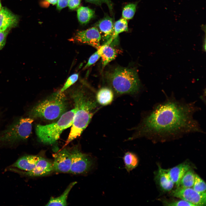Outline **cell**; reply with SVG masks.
Listing matches in <instances>:
<instances>
[{"instance_id": "cell-3", "label": "cell", "mask_w": 206, "mask_h": 206, "mask_svg": "<svg viewBox=\"0 0 206 206\" xmlns=\"http://www.w3.org/2000/svg\"><path fill=\"white\" fill-rule=\"evenodd\" d=\"M106 77L110 87L117 94H134L140 89L138 73L132 68L117 67L107 73Z\"/></svg>"}, {"instance_id": "cell-25", "label": "cell", "mask_w": 206, "mask_h": 206, "mask_svg": "<svg viewBox=\"0 0 206 206\" xmlns=\"http://www.w3.org/2000/svg\"><path fill=\"white\" fill-rule=\"evenodd\" d=\"M193 188L200 193H206V185L205 181L198 175L195 174Z\"/></svg>"}, {"instance_id": "cell-28", "label": "cell", "mask_w": 206, "mask_h": 206, "mask_svg": "<svg viewBox=\"0 0 206 206\" xmlns=\"http://www.w3.org/2000/svg\"><path fill=\"white\" fill-rule=\"evenodd\" d=\"M86 1L88 2L98 5H101L103 3H105L108 6L110 12H112L113 4L110 0H86Z\"/></svg>"}, {"instance_id": "cell-21", "label": "cell", "mask_w": 206, "mask_h": 206, "mask_svg": "<svg viewBox=\"0 0 206 206\" xmlns=\"http://www.w3.org/2000/svg\"><path fill=\"white\" fill-rule=\"evenodd\" d=\"M123 159L125 168L128 173L135 169L138 165V160L137 156L132 152H128L125 153Z\"/></svg>"}, {"instance_id": "cell-1", "label": "cell", "mask_w": 206, "mask_h": 206, "mask_svg": "<svg viewBox=\"0 0 206 206\" xmlns=\"http://www.w3.org/2000/svg\"><path fill=\"white\" fill-rule=\"evenodd\" d=\"M199 110L195 102L178 99L173 94L167 96L144 117L138 128L137 135L164 140L193 133L203 132L194 118Z\"/></svg>"}, {"instance_id": "cell-30", "label": "cell", "mask_w": 206, "mask_h": 206, "mask_svg": "<svg viewBox=\"0 0 206 206\" xmlns=\"http://www.w3.org/2000/svg\"><path fill=\"white\" fill-rule=\"evenodd\" d=\"M9 29L0 31V50L4 46L6 43V38L9 32Z\"/></svg>"}, {"instance_id": "cell-20", "label": "cell", "mask_w": 206, "mask_h": 206, "mask_svg": "<svg viewBox=\"0 0 206 206\" xmlns=\"http://www.w3.org/2000/svg\"><path fill=\"white\" fill-rule=\"evenodd\" d=\"M95 14L93 10L87 7H80L77 10L78 19L82 25L88 23L94 17Z\"/></svg>"}, {"instance_id": "cell-6", "label": "cell", "mask_w": 206, "mask_h": 206, "mask_svg": "<svg viewBox=\"0 0 206 206\" xmlns=\"http://www.w3.org/2000/svg\"><path fill=\"white\" fill-rule=\"evenodd\" d=\"M33 121L30 117L17 120L0 133V143L11 144L27 139L31 133Z\"/></svg>"}, {"instance_id": "cell-29", "label": "cell", "mask_w": 206, "mask_h": 206, "mask_svg": "<svg viewBox=\"0 0 206 206\" xmlns=\"http://www.w3.org/2000/svg\"><path fill=\"white\" fill-rule=\"evenodd\" d=\"M165 204L168 206H195L192 204L182 199L171 202H167Z\"/></svg>"}, {"instance_id": "cell-35", "label": "cell", "mask_w": 206, "mask_h": 206, "mask_svg": "<svg viewBox=\"0 0 206 206\" xmlns=\"http://www.w3.org/2000/svg\"><path fill=\"white\" fill-rule=\"evenodd\" d=\"M1 3L0 2V10L1 9Z\"/></svg>"}, {"instance_id": "cell-10", "label": "cell", "mask_w": 206, "mask_h": 206, "mask_svg": "<svg viewBox=\"0 0 206 206\" xmlns=\"http://www.w3.org/2000/svg\"><path fill=\"white\" fill-rule=\"evenodd\" d=\"M19 173L24 176L30 177L43 176L54 171L53 163L44 158L40 157L34 168L29 171H20L15 170Z\"/></svg>"}, {"instance_id": "cell-2", "label": "cell", "mask_w": 206, "mask_h": 206, "mask_svg": "<svg viewBox=\"0 0 206 206\" xmlns=\"http://www.w3.org/2000/svg\"><path fill=\"white\" fill-rule=\"evenodd\" d=\"M72 97L76 110L70 131L64 147L81 135L98 108L96 100L89 96L82 88L74 90Z\"/></svg>"}, {"instance_id": "cell-16", "label": "cell", "mask_w": 206, "mask_h": 206, "mask_svg": "<svg viewBox=\"0 0 206 206\" xmlns=\"http://www.w3.org/2000/svg\"><path fill=\"white\" fill-rule=\"evenodd\" d=\"M98 49L100 54L102 68H104L109 62L114 60L117 56L118 51L112 47L106 42L100 45Z\"/></svg>"}, {"instance_id": "cell-26", "label": "cell", "mask_w": 206, "mask_h": 206, "mask_svg": "<svg viewBox=\"0 0 206 206\" xmlns=\"http://www.w3.org/2000/svg\"><path fill=\"white\" fill-rule=\"evenodd\" d=\"M79 75L77 73H75L71 75L67 79L64 86L60 91L63 92L70 86L74 84L78 80Z\"/></svg>"}, {"instance_id": "cell-32", "label": "cell", "mask_w": 206, "mask_h": 206, "mask_svg": "<svg viewBox=\"0 0 206 206\" xmlns=\"http://www.w3.org/2000/svg\"><path fill=\"white\" fill-rule=\"evenodd\" d=\"M69 0H58L57 9L60 10L68 6Z\"/></svg>"}, {"instance_id": "cell-7", "label": "cell", "mask_w": 206, "mask_h": 206, "mask_svg": "<svg viewBox=\"0 0 206 206\" xmlns=\"http://www.w3.org/2000/svg\"><path fill=\"white\" fill-rule=\"evenodd\" d=\"M72 164L69 173L73 174L87 173L94 167L96 160L89 154L75 148L70 151Z\"/></svg>"}, {"instance_id": "cell-22", "label": "cell", "mask_w": 206, "mask_h": 206, "mask_svg": "<svg viewBox=\"0 0 206 206\" xmlns=\"http://www.w3.org/2000/svg\"><path fill=\"white\" fill-rule=\"evenodd\" d=\"M128 31V24L127 20L123 18L121 19L114 23V32L110 40L113 42L117 39L120 33Z\"/></svg>"}, {"instance_id": "cell-24", "label": "cell", "mask_w": 206, "mask_h": 206, "mask_svg": "<svg viewBox=\"0 0 206 206\" xmlns=\"http://www.w3.org/2000/svg\"><path fill=\"white\" fill-rule=\"evenodd\" d=\"M137 4L130 3L124 7L122 11V18L126 19H132L134 17L136 12Z\"/></svg>"}, {"instance_id": "cell-17", "label": "cell", "mask_w": 206, "mask_h": 206, "mask_svg": "<svg viewBox=\"0 0 206 206\" xmlns=\"http://www.w3.org/2000/svg\"><path fill=\"white\" fill-rule=\"evenodd\" d=\"M114 96L112 89L106 87H103L97 93L96 100L97 103L101 105L106 106L112 102Z\"/></svg>"}, {"instance_id": "cell-31", "label": "cell", "mask_w": 206, "mask_h": 206, "mask_svg": "<svg viewBox=\"0 0 206 206\" xmlns=\"http://www.w3.org/2000/svg\"><path fill=\"white\" fill-rule=\"evenodd\" d=\"M81 0H69L68 6L71 9L77 8L80 5Z\"/></svg>"}, {"instance_id": "cell-27", "label": "cell", "mask_w": 206, "mask_h": 206, "mask_svg": "<svg viewBox=\"0 0 206 206\" xmlns=\"http://www.w3.org/2000/svg\"><path fill=\"white\" fill-rule=\"evenodd\" d=\"M101 54L98 49L89 58L87 63L84 68L86 69L95 64L100 58Z\"/></svg>"}, {"instance_id": "cell-9", "label": "cell", "mask_w": 206, "mask_h": 206, "mask_svg": "<svg viewBox=\"0 0 206 206\" xmlns=\"http://www.w3.org/2000/svg\"><path fill=\"white\" fill-rule=\"evenodd\" d=\"M101 34L96 27L77 32L73 38L74 41L91 46L97 49L100 46Z\"/></svg>"}, {"instance_id": "cell-34", "label": "cell", "mask_w": 206, "mask_h": 206, "mask_svg": "<svg viewBox=\"0 0 206 206\" xmlns=\"http://www.w3.org/2000/svg\"><path fill=\"white\" fill-rule=\"evenodd\" d=\"M203 51H205L206 50V37L205 35V37L204 38V40L203 41Z\"/></svg>"}, {"instance_id": "cell-33", "label": "cell", "mask_w": 206, "mask_h": 206, "mask_svg": "<svg viewBox=\"0 0 206 206\" xmlns=\"http://www.w3.org/2000/svg\"><path fill=\"white\" fill-rule=\"evenodd\" d=\"M49 3L53 5H55L57 3L58 0H46Z\"/></svg>"}, {"instance_id": "cell-23", "label": "cell", "mask_w": 206, "mask_h": 206, "mask_svg": "<svg viewBox=\"0 0 206 206\" xmlns=\"http://www.w3.org/2000/svg\"><path fill=\"white\" fill-rule=\"evenodd\" d=\"M195 176L194 172L190 169L181 179L179 187L183 188L192 187L194 183Z\"/></svg>"}, {"instance_id": "cell-11", "label": "cell", "mask_w": 206, "mask_h": 206, "mask_svg": "<svg viewBox=\"0 0 206 206\" xmlns=\"http://www.w3.org/2000/svg\"><path fill=\"white\" fill-rule=\"evenodd\" d=\"M72 164L70 151L64 148L59 151L53 163L54 171L58 173H69Z\"/></svg>"}, {"instance_id": "cell-13", "label": "cell", "mask_w": 206, "mask_h": 206, "mask_svg": "<svg viewBox=\"0 0 206 206\" xmlns=\"http://www.w3.org/2000/svg\"><path fill=\"white\" fill-rule=\"evenodd\" d=\"M18 21L17 16L6 7L0 10V31L5 30L16 25Z\"/></svg>"}, {"instance_id": "cell-19", "label": "cell", "mask_w": 206, "mask_h": 206, "mask_svg": "<svg viewBox=\"0 0 206 206\" xmlns=\"http://www.w3.org/2000/svg\"><path fill=\"white\" fill-rule=\"evenodd\" d=\"M76 181L70 183L62 194L57 197H51L46 206H62L67 205V200L69 194L74 186L77 183Z\"/></svg>"}, {"instance_id": "cell-4", "label": "cell", "mask_w": 206, "mask_h": 206, "mask_svg": "<svg viewBox=\"0 0 206 206\" xmlns=\"http://www.w3.org/2000/svg\"><path fill=\"white\" fill-rule=\"evenodd\" d=\"M67 108L66 96L60 91L55 92L37 104L30 111V118L54 120L59 118Z\"/></svg>"}, {"instance_id": "cell-18", "label": "cell", "mask_w": 206, "mask_h": 206, "mask_svg": "<svg viewBox=\"0 0 206 206\" xmlns=\"http://www.w3.org/2000/svg\"><path fill=\"white\" fill-rule=\"evenodd\" d=\"M158 174V180L161 187L166 191L171 190L173 187L174 184L166 169L159 167Z\"/></svg>"}, {"instance_id": "cell-15", "label": "cell", "mask_w": 206, "mask_h": 206, "mask_svg": "<svg viewBox=\"0 0 206 206\" xmlns=\"http://www.w3.org/2000/svg\"><path fill=\"white\" fill-rule=\"evenodd\" d=\"M190 168V166L187 163H184L166 170L171 180L178 187L183 176Z\"/></svg>"}, {"instance_id": "cell-12", "label": "cell", "mask_w": 206, "mask_h": 206, "mask_svg": "<svg viewBox=\"0 0 206 206\" xmlns=\"http://www.w3.org/2000/svg\"><path fill=\"white\" fill-rule=\"evenodd\" d=\"M114 24L112 18L108 15L105 16L96 23L95 26L98 30L101 37L102 36L106 42L110 39L112 36Z\"/></svg>"}, {"instance_id": "cell-8", "label": "cell", "mask_w": 206, "mask_h": 206, "mask_svg": "<svg viewBox=\"0 0 206 206\" xmlns=\"http://www.w3.org/2000/svg\"><path fill=\"white\" fill-rule=\"evenodd\" d=\"M171 195L188 201L195 206L206 205V193H199L191 187H177L172 191Z\"/></svg>"}, {"instance_id": "cell-5", "label": "cell", "mask_w": 206, "mask_h": 206, "mask_svg": "<svg viewBox=\"0 0 206 206\" xmlns=\"http://www.w3.org/2000/svg\"><path fill=\"white\" fill-rule=\"evenodd\" d=\"M75 110L74 108L64 113L56 122L45 125H37L35 132L41 142L47 144L55 143L63 131L71 126Z\"/></svg>"}, {"instance_id": "cell-14", "label": "cell", "mask_w": 206, "mask_h": 206, "mask_svg": "<svg viewBox=\"0 0 206 206\" xmlns=\"http://www.w3.org/2000/svg\"><path fill=\"white\" fill-rule=\"evenodd\" d=\"M40 157L33 155L24 156L18 159L12 166L25 171H30L34 168Z\"/></svg>"}]
</instances>
